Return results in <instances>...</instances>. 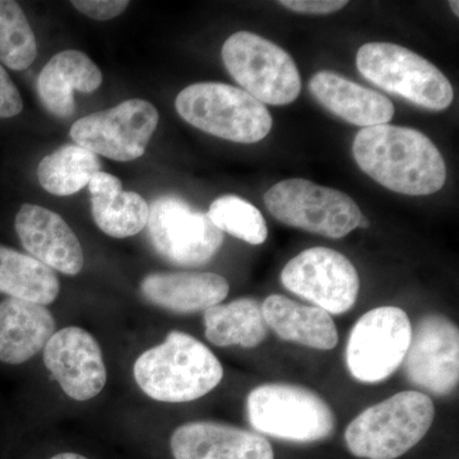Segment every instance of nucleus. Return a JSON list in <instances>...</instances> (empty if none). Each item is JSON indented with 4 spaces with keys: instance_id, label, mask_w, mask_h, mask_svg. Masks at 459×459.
Instances as JSON below:
<instances>
[{
    "instance_id": "obj_32",
    "label": "nucleus",
    "mask_w": 459,
    "mask_h": 459,
    "mask_svg": "<svg viewBox=\"0 0 459 459\" xmlns=\"http://www.w3.org/2000/svg\"><path fill=\"white\" fill-rule=\"evenodd\" d=\"M370 222L368 221L367 217L362 216L360 222H359L358 228L367 229L369 228Z\"/></svg>"
},
{
    "instance_id": "obj_5",
    "label": "nucleus",
    "mask_w": 459,
    "mask_h": 459,
    "mask_svg": "<svg viewBox=\"0 0 459 459\" xmlns=\"http://www.w3.org/2000/svg\"><path fill=\"white\" fill-rule=\"evenodd\" d=\"M356 65L369 82L416 107L442 111L455 98L452 83L437 66L400 45H362L356 56Z\"/></svg>"
},
{
    "instance_id": "obj_30",
    "label": "nucleus",
    "mask_w": 459,
    "mask_h": 459,
    "mask_svg": "<svg viewBox=\"0 0 459 459\" xmlns=\"http://www.w3.org/2000/svg\"><path fill=\"white\" fill-rule=\"evenodd\" d=\"M279 3L291 11L307 14L334 13L349 4L346 0H282Z\"/></svg>"
},
{
    "instance_id": "obj_15",
    "label": "nucleus",
    "mask_w": 459,
    "mask_h": 459,
    "mask_svg": "<svg viewBox=\"0 0 459 459\" xmlns=\"http://www.w3.org/2000/svg\"><path fill=\"white\" fill-rule=\"evenodd\" d=\"M16 231L27 252L51 270L75 276L82 271V246L62 216L26 204L16 216Z\"/></svg>"
},
{
    "instance_id": "obj_24",
    "label": "nucleus",
    "mask_w": 459,
    "mask_h": 459,
    "mask_svg": "<svg viewBox=\"0 0 459 459\" xmlns=\"http://www.w3.org/2000/svg\"><path fill=\"white\" fill-rule=\"evenodd\" d=\"M60 291L56 272L31 255L0 246V292L18 300L49 305Z\"/></svg>"
},
{
    "instance_id": "obj_22",
    "label": "nucleus",
    "mask_w": 459,
    "mask_h": 459,
    "mask_svg": "<svg viewBox=\"0 0 459 459\" xmlns=\"http://www.w3.org/2000/svg\"><path fill=\"white\" fill-rule=\"evenodd\" d=\"M89 188L93 220L108 237L131 238L146 228L150 204L138 193L123 190L119 178L96 172Z\"/></svg>"
},
{
    "instance_id": "obj_26",
    "label": "nucleus",
    "mask_w": 459,
    "mask_h": 459,
    "mask_svg": "<svg viewBox=\"0 0 459 459\" xmlns=\"http://www.w3.org/2000/svg\"><path fill=\"white\" fill-rule=\"evenodd\" d=\"M36 56L38 44L25 12L17 2L0 0V63L23 71Z\"/></svg>"
},
{
    "instance_id": "obj_18",
    "label": "nucleus",
    "mask_w": 459,
    "mask_h": 459,
    "mask_svg": "<svg viewBox=\"0 0 459 459\" xmlns=\"http://www.w3.org/2000/svg\"><path fill=\"white\" fill-rule=\"evenodd\" d=\"M309 90L332 114L361 128L388 124L394 115L391 100L332 71L314 74Z\"/></svg>"
},
{
    "instance_id": "obj_12",
    "label": "nucleus",
    "mask_w": 459,
    "mask_h": 459,
    "mask_svg": "<svg viewBox=\"0 0 459 459\" xmlns=\"http://www.w3.org/2000/svg\"><path fill=\"white\" fill-rule=\"evenodd\" d=\"M281 282L314 307L336 316L349 312L360 291V277L351 261L323 247L304 250L287 263Z\"/></svg>"
},
{
    "instance_id": "obj_17",
    "label": "nucleus",
    "mask_w": 459,
    "mask_h": 459,
    "mask_svg": "<svg viewBox=\"0 0 459 459\" xmlns=\"http://www.w3.org/2000/svg\"><path fill=\"white\" fill-rule=\"evenodd\" d=\"M142 294L150 303L175 313H195L228 298V280L210 272H160L144 277Z\"/></svg>"
},
{
    "instance_id": "obj_10",
    "label": "nucleus",
    "mask_w": 459,
    "mask_h": 459,
    "mask_svg": "<svg viewBox=\"0 0 459 459\" xmlns=\"http://www.w3.org/2000/svg\"><path fill=\"white\" fill-rule=\"evenodd\" d=\"M147 226L156 252L183 267L205 264L223 244V232L208 214L175 195H162L150 204Z\"/></svg>"
},
{
    "instance_id": "obj_33",
    "label": "nucleus",
    "mask_w": 459,
    "mask_h": 459,
    "mask_svg": "<svg viewBox=\"0 0 459 459\" xmlns=\"http://www.w3.org/2000/svg\"><path fill=\"white\" fill-rule=\"evenodd\" d=\"M449 4H451V8H452V11L455 12V16H459V11H458V5H459V3L457 2V0H455V2H449Z\"/></svg>"
},
{
    "instance_id": "obj_9",
    "label": "nucleus",
    "mask_w": 459,
    "mask_h": 459,
    "mask_svg": "<svg viewBox=\"0 0 459 459\" xmlns=\"http://www.w3.org/2000/svg\"><path fill=\"white\" fill-rule=\"evenodd\" d=\"M412 325L397 307H380L365 313L350 332L346 364L356 380L376 385L401 367L409 351Z\"/></svg>"
},
{
    "instance_id": "obj_31",
    "label": "nucleus",
    "mask_w": 459,
    "mask_h": 459,
    "mask_svg": "<svg viewBox=\"0 0 459 459\" xmlns=\"http://www.w3.org/2000/svg\"><path fill=\"white\" fill-rule=\"evenodd\" d=\"M50 459H89L87 457H83V455H77V453H60V455H54L53 458Z\"/></svg>"
},
{
    "instance_id": "obj_25",
    "label": "nucleus",
    "mask_w": 459,
    "mask_h": 459,
    "mask_svg": "<svg viewBox=\"0 0 459 459\" xmlns=\"http://www.w3.org/2000/svg\"><path fill=\"white\" fill-rule=\"evenodd\" d=\"M99 171L101 162L98 155L78 144H66L41 160L38 178L50 195L68 197L89 186Z\"/></svg>"
},
{
    "instance_id": "obj_19",
    "label": "nucleus",
    "mask_w": 459,
    "mask_h": 459,
    "mask_svg": "<svg viewBox=\"0 0 459 459\" xmlns=\"http://www.w3.org/2000/svg\"><path fill=\"white\" fill-rule=\"evenodd\" d=\"M56 323L45 305L9 298L0 303V361L23 364L47 346Z\"/></svg>"
},
{
    "instance_id": "obj_4",
    "label": "nucleus",
    "mask_w": 459,
    "mask_h": 459,
    "mask_svg": "<svg viewBox=\"0 0 459 459\" xmlns=\"http://www.w3.org/2000/svg\"><path fill=\"white\" fill-rule=\"evenodd\" d=\"M175 108L190 126L237 143L264 140L273 124L262 102L225 83L190 84L178 95Z\"/></svg>"
},
{
    "instance_id": "obj_27",
    "label": "nucleus",
    "mask_w": 459,
    "mask_h": 459,
    "mask_svg": "<svg viewBox=\"0 0 459 459\" xmlns=\"http://www.w3.org/2000/svg\"><path fill=\"white\" fill-rule=\"evenodd\" d=\"M208 217L220 231L228 232L252 246H261L268 238V228L261 211L238 195L214 199Z\"/></svg>"
},
{
    "instance_id": "obj_11",
    "label": "nucleus",
    "mask_w": 459,
    "mask_h": 459,
    "mask_svg": "<svg viewBox=\"0 0 459 459\" xmlns=\"http://www.w3.org/2000/svg\"><path fill=\"white\" fill-rule=\"evenodd\" d=\"M159 119V111L150 101L126 100L117 107L81 117L72 126L71 137L95 155L133 161L146 152Z\"/></svg>"
},
{
    "instance_id": "obj_23",
    "label": "nucleus",
    "mask_w": 459,
    "mask_h": 459,
    "mask_svg": "<svg viewBox=\"0 0 459 459\" xmlns=\"http://www.w3.org/2000/svg\"><path fill=\"white\" fill-rule=\"evenodd\" d=\"M205 337L214 346L255 349L268 334L262 305L252 298L238 299L204 310Z\"/></svg>"
},
{
    "instance_id": "obj_6",
    "label": "nucleus",
    "mask_w": 459,
    "mask_h": 459,
    "mask_svg": "<svg viewBox=\"0 0 459 459\" xmlns=\"http://www.w3.org/2000/svg\"><path fill=\"white\" fill-rule=\"evenodd\" d=\"M247 411L256 431L287 442H320L336 428L327 402L304 386L281 383L256 386L247 395Z\"/></svg>"
},
{
    "instance_id": "obj_14",
    "label": "nucleus",
    "mask_w": 459,
    "mask_h": 459,
    "mask_svg": "<svg viewBox=\"0 0 459 459\" xmlns=\"http://www.w3.org/2000/svg\"><path fill=\"white\" fill-rule=\"evenodd\" d=\"M44 362L65 394L75 401L96 397L107 385L101 347L82 328L56 332L44 347Z\"/></svg>"
},
{
    "instance_id": "obj_8",
    "label": "nucleus",
    "mask_w": 459,
    "mask_h": 459,
    "mask_svg": "<svg viewBox=\"0 0 459 459\" xmlns=\"http://www.w3.org/2000/svg\"><path fill=\"white\" fill-rule=\"evenodd\" d=\"M264 204L280 222L329 238L346 237L362 217L351 197L307 179L274 184L265 192Z\"/></svg>"
},
{
    "instance_id": "obj_2",
    "label": "nucleus",
    "mask_w": 459,
    "mask_h": 459,
    "mask_svg": "<svg viewBox=\"0 0 459 459\" xmlns=\"http://www.w3.org/2000/svg\"><path fill=\"white\" fill-rule=\"evenodd\" d=\"M134 377L152 400L166 403L192 402L221 383L223 368L214 353L197 338L172 331L159 346L142 353Z\"/></svg>"
},
{
    "instance_id": "obj_7",
    "label": "nucleus",
    "mask_w": 459,
    "mask_h": 459,
    "mask_svg": "<svg viewBox=\"0 0 459 459\" xmlns=\"http://www.w3.org/2000/svg\"><path fill=\"white\" fill-rule=\"evenodd\" d=\"M230 75L263 105H289L300 95L301 78L294 59L279 45L240 31L230 36L221 51Z\"/></svg>"
},
{
    "instance_id": "obj_13",
    "label": "nucleus",
    "mask_w": 459,
    "mask_h": 459,
    "mask_svg": "<svg viewBox=\"0 0 459 459\" xmlns=\"http://www.w3.org/2000/svg\"><path fill=\"white\" fill-rule=\"evenodd\" d=\"M403 362L413 385L437 395L452 394L459 380L457 325L437 314L420 319Z\"/></svg>"
},
{
    "instance_id": "obj_16",
    "label": "nucleus",
    "mask_w": 459,
    "mask_h": 459,
    "mask_svg": "<svg viewBox=\"0 0 459 459\" xmlns=\"http://www.w3.org/2000/svg\"><path fill=\"white\" fill-rule=\"evenodd\" d=\"M170 446L175 459H274L271 443L262 435L212 421L181 425Z\"/></svg>"
},
{
    "instance_id": "obj_3",
    "label": "nucleus",
    "mask_w": 459,
    "mask_h": 459,
    "mask_svg": "<svg viewBox=\"0 0 459 459\" xmlns=\"http://www.w3.org/2000/svg\"><path fill=\"white\" fill-rule=\"evenodd\" d=\"M434 418L428 394L400 392L362 411L347 427L344 440L355 457L397 459L424 439Z\"/></svg>"
},
{
    "instance_id": "obj_1",
    "label": "nucleus",
    "mask_w": 459,
    "mask_h": 459,
    "mask_svg": "<svg viewBox=\"0 0 459 459\" xmlns=\"http://www.w3.org/2000/svg\"><path fill=\"white\" fill-rule=\"evenodd\" d=\"M352 153L371 179L401 195H434L446 184L442 153L416 129L388 124L362 128L353 141Z\"/></svg>"
},
{
    "instance_id": "obj_21",
    "label": "nucleus",
    "mask_w": 459,
    "mask_h": 459,
    "mask_svg": "<svg viewBox=\"0 0 459 459\" xmlns=\"http://www.w3.org/2000/svg\"><path fill=\"white\" fill-rule=\"evenodd\" d=\"M262 313L268 327L281 340L325 351L337 346L336 325L331 314L320 307L296 303L283 295H271L263 301Z\"/></svg>"
},
{
    "instance_id": "obj_28",
    "label": "nucleus",
    "mask_w": 459,
    "mask_h": 459,
    "mask_svg": "<svg viewBox=\"0 0 459 459\" xmlns=\"http://www.w3.org/2000/svg\"><path fill=\"white\" fill-rule=\"evenodd\" d=\"M72 5L84 16L98 21L113 20L120 16L126 8L129 2L126 0H75Z\"/></svg>"
},
{
    "instance_id": "obj_29",
    "label": "nucleus",
    "mask_w": 459,
    "mask_h": 459,
    "mask_svg": "<svg viewBox=\"0 0 459 459\" xmlns=\"http://www.w3.org/2000/svg\"><path fill=\"white\" fill-rule=\"evenodd\" d=\"M23 108L22 98L7 71L0 65V117H13Z\"/></svg>"
},
{
    "instance_id": "obj_20",
    "label": "nucleus",
    "mask_w": 459,
    "mask_h": 459,
    "mask_svg": "<svg viewBox=\"0 0 459 459\" xmlns=\"http://www.w3.org/2000/svg\"><path fill=\"white\" fill-rule=\"evenodd\" d=\"M99 66L82 51L56 54L42 68L38 80L39 96L51 114L69 117L75 110L74 91L92 93L101 86Z\"/></svg>"
}]
</instances>
